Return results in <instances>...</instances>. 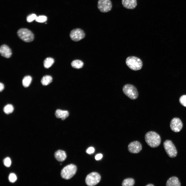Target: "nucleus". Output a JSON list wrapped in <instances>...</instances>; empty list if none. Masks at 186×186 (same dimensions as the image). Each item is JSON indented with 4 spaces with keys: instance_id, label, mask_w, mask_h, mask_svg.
I'll list each match as a JSON object with an SVG mask.
<instances>
[{
    "instance_id": "obj_1",
    "label": "nucleus",
    "mask_w": 186,
    "mask_h": 186,
    "mask_svg": "<svg viewBox=\"0 0 186 186\" xmlns=\"http://www.w3.org/2000/svg\"><path fill=\"white\" fill-rule=\"evenodd\" d=\"M145 139L146 143L150 147L155 148L158 146L161 143V138L156 132L151 131L145 134Z\"/></svg>"
},
{
    "instance_id": "obj_2",
    "label": "nucleus",
    "mask_w": 186,
    "mask_h": 186,
    "mask_svg": "<svg viewBox=\"0 0 186 186\" xmlns=\"http://www.w3.org/2000/svg\"><path fill=\"white\" fill-rule=\"evenodd\" d=\"M127 65L131 69L137 71L140 69L143 66L141 60L139 58L134 56H129L126 59Z\"/></svg>"
},
{
    "instance_id": "obj_3",
    "label": "nucleus",
    "mask_w": 186,
    "mask_h": 186,
    "mask_svg": "<svg viewBox=\"0 0 186 186\" xmlns=\"http://www.w3.org/2000/svg\"><path fill=\"white\" fill-rule=\"evenodd\" d=\"M122 91L124 94L131 99H136L138 97V92L136 88L132 84H125L123 87Z\"/></svg>"
},
{
    "instance_id": "obj_4",
    "label": "nucleus",
    "mask_w": 186,
    "mask_h": 186,
    "mask_svg": "<svg viewBox=\"0 0 186 186\" xmlns=\"http://www.w3.org/2000/svg\"><path fill=\"white\" fill-rule=\"evenodd\" d=\"M77 171L76 165L73 164L68 165L62 170L61 175L62 178L66 180L70 179L75 174Z\"/></svg>"
},
{
    "instance_id": "obj_5",
    "label": "nucleus",
    "mask_w": 186,
    "mask_h": 186,
    "mask_svg": "<svg viewBox=\"0 0 186 186\" xmlns=\"http://www.w3.org/2000/svg\"><path fill=\"white\" fill-rule=\"evenodd\" d=\"M19 38L23 41L29 42L32 41L34 38V36L32 32L26 28H21L19 29L17 32Z\"/></svg>"
},
{
    "instance_id": "obj_6",
    "label": "nucleus",
    "mask_w": 186,
    "mask_h": 186,
    "mask_svg": "<svg viewBox=\"0 0 186 186\" xmlns=\"http://www.w3.org/2000/svg\"><path fill=\"white\" fill-rule=\"evenodd\" d=\"M163 145L166 152L169 157L173 158L177 156V150L171 141L168 140L165 141L163 143Z\"/></svg>"
},
{
    "instance_id": "obj_7",
    "label": "nucleus",
    "mask_w": 186,
    "mask_h": 186,
    "mask_svg": "<svg viewBox=\"0 0 186 186\" xmlns=\"http://www.w3.org/2000/svg\"><path fill=\"white\" fill-rule=\"evenodd\" d=\"M100 179L101 176L98 173L93 172L87 176L85 182L86 184L88 186H94L99 183Z\"/></svg>"
},
{
    "instance_id": "obj_8",
    "label": "nucleus",
    "mask_w": 186,
    "mask_h": 186,
    "mask_svg": "<svg viewBox=\"0 0 186 186\" xmlns=\"http://www.w3.org/2000/svg\"><path fill=\"white\" fill-rule=\"evenodd\" d=\"M97 6L100 11L106 13L111 10L112 6V3L110 0H98Z\"/></svg>"
},
{
    "instance_id": "obj_9",
    "label": "nucleus",
    "mask_w": 186,
    "mask_h": 186,
    "mask_svg": "<svg viewBox=\"0 0 186 186\" xmlns=\"http://www.w3.org/2000/svg\"><path fill=\"white\" fill-rule=\"evenodd\" d=\"M71 39L75 41H78L84 38L85 35L84 31L80 28H76L72 30L70 33Z\"/></svg>"
},
{
    "instance_id": "obj_10",
    "label": "nucleus",
    "mask_w": 186,
    "mask_h": 186,
    "mask_svg": "<svg viewBox=\"0 0 186 186\" xmlns=\"http://www.w3.org/2000/svg\"><path fill=\"white\" fill-rule=\"evenodd\" d=\"M183 127L182 123L179 118H175L171 120L170 127L172 131L175 132H179Z\"/></svg>"
},
{
    "instance_id": "obj_11",
    "label": "nucleus",
    "mask_w": 186,
    "mask_h": 186,
    "mask_svg": "<svg viewBox=\"0 0 186 186\" xmlns=\"http://www.w3.org/2000/svg\"><path fill=\"white\" fill-rule=\"evenodd\" d=\"M142 149L141 144L137 141L130 143L128 146V150L131 153H137L140 152Z\"/></svg>"
},
{
    "instance_id": "obj_12",
    "label": "nucleus",
    "mask_w": 186,
    "mask_h": 186,
    "mask_svg": "<svg viewBox=\"0 0 186 186\" xmlns=\"http://www.w3.org/2000/svg\"><path fill=\"white\" fill-rule=\"evenodd\" d=\"M0 53L2 56L6 58H10L12 55L11 49L6 44L1 45L0 48Z\"/></svg>"
},
{
    "instance_id": "obj_13",
    "label": "nucleus",
    "mask_w": 186,
    "mask_h": 186,
    "mask_svg": "<svg viewBox=\"0 0 186 186\" xmlns=\"http://www.w3.org/2000/svg\"><path fill=\"white\" fill-rule=\"evenodd\" d=\"M121 2L123 7L128 9H134L137 5L136 0H122Z\"/></svg>"
},
{
    "instance_id": "obj_14",
    "label": "nucleus",
    "mask_w": 186,
    "mask_h": 186,
    "mask_svg": "<svg viewBox=\"0 0 186 186\" xmlns=\"http://www.w3.org/2000/svg\"><path fill=\"white\" fill-rule=\"evenodd\" d=\"M54 156L56 159L59 161H64L67 157L65 152L62 150H59L56 152Z\"/></svg>"
},
{
    "instance_id": "obj_15",
    "label": "nucleus",
    "mask_w": 186,
    "mask_h": 186,
    "mask_svg": "<svg viewBox=\"0 0 186 186\" xmlns=\"http://www.w3.org/2000/svg\"><path fill=\"white\" fill-rule=\"evenodd\" d=\"M181 183L178 178L172 176L169 178L166 183L167 186H180Z\"/></svg>"
},
{
    "instance_id": "obj_16",
    "label": "nucleus",
    "mask_w": 186,
    "mask_h": 186,
    "mask_svg": "<svg viewBox=\"0 0 186 186\" xmlns=\"http://www.w3.org/2000/svg\"><path fill=\"white\" fill-rule=\"evenodd\" d=\"M68 112L66 110H57L55 113L56 117L57 118H61L62 120H65L69 116Z\"/></svg>"
},
{
    "instance_id": "obj_17",
    "label": "nucleus",
    "mask_w": 186,
    "mask_h": 186,
    "mask_svg": "<svg viewBox=\"0 0 186 186\" xmlns=\"http://www.w3.org/2000/svg\"><path fill=\"white\" fill-rule=\"evenodd\" d=\"M52 77L49 75L44 76L41 79V82L43 86H47L52 81Z\"/></svg>"
},
{
    "instance_id": "obj_18",
    "label": "nucleus",
    "mask_w": 186,
    "mask_h": 186,
    "mask_svg": "<svg viewBox=\"0 0 186 186\" xmlns=\"http://www.w3.org/2000/svg\"><path fill=\"white\" fill-rule=\"evenodd\" d=\"M71 65L72 67L74 68L80 69L83 67V63L81 60H75L72 62Z\"/></svg>"
},
{
    "instance_id": "obj_19",
    "label": "nucleus",
    "mask_w": 186,
    "mask_h": 186,
    "mask_svg": "<svg viewBox=\"0 0 186 186\" xmlns=\"http://www.w3.org/2000/svg\"><path fill=\"white\" fill-rule=\"evenodd\" d=\"M54 62V60L53 58L51 57L47 58L43 62L44 67L45 68H49L52 65Z\"/></svg>"
},
{
    "instance_id": "obj_20",
    "label": "nucleus",
    "mask_w": 186,
    "mask_h": 186,
    "mask_svg": "<svg viewBox=\"0 0 186 186\" xmlns=\"http://www.w3.org/2000/svg\"><path fill=\"white\" fill-rule=\"evenodd\" d=\"M134 179L132 178H129L125 179L123 181L122 186H133L135 184Z\"/></svg>"
},
{
    "instance_id": "obj_21",
    "label": "nucleus",
    "mask_w": 186,
    "mask_h": 186,
    "mask_svg": "<svg viewBox=\"0 0 186 186\" xmlns=\"http://www.w3.org/2000/svg\"><path fill=\"white\" fill-rule=\"evenodd\" d=\"M32 80V77L29 75L25 76L22 80V84L23 86L25 87H28L31 83Z\"/></svg>"
},
{
    "instance_id": "obj_22",
    "label": "nucleus",
    "mask_w": 186,
    "mask_h": 186,
    "mask_svg": "<svg viewBox=\"0 0 186 186\" xmlns=\"http://www.w3.org/2000/svg\"><path fill=\"white\" fill-rule=\"evenodd\" d=\"M3 111L6 114H8L12 113L14 110V108L12 105L8 104L5 105L3 108Z\"/></svg>"
},
{
    "instance_id": "obj_23",
    "label": "nucleus",
    "mask_w": 186,
    "mask_h": 186,
    "mask_svg": "<svg viewBox=\"0 0 186 186\" xmlns=\"http://www.w3.org/2000/svg\"><path fill=\"white\" fill-rule=\"evenodd\" d=\"M47 17L45 16L42 15L37 17L35 19L36 21L39 22H44L47 20Z\"/></svg>"
},
{
    "instance_id": "obj_24",
    "label": "nucleus",
    "mask_w": 186,
    "mask_h": 186,
    "mask_svg": "<svg viewBox=\"0 0 186 186\" xmlns=\"http://www.w3.org/2000/svg\"><path fill=\"white\" fill-rule=\"evenodd\" d=\"M180 103L183 106L186 107V95H183L180 98Z\"/></svg>"
},
{
    "instance_id": "obj_25",
    "label": "nucleus",
    "mask_w": 186,
    "mask_h": 186,
    "mask_svg": "<svg viewBox=\"0 0 186 186\" xmlns=\"http://www.w3.org/2000/svg\"><path fill=\"white\" fill-rule=\"evenodd\" d=\"M36 15L34 14H32L28 16L27 17V21L28 22H31L34 20H35L37 17Z\"/></svg>"
},
{
    "instance_id": "obj_26",
    "label": "nucleus",
    "mask_w": 186,
    "mask_h": 186,
    "mask_svg": "<svg viewBox=\"0 0 186 186\" xmlns=\"http://www.w3.org/2000/svg\"><path fill=\"white\" fill-rule=\"evenodd\" d=\"M4 165L7 167H9L10 166L11 161L10 158L8 157L5 158L3 160Z\"/></svg>"
},
{
    "instance_id": "obj_27",
    "label": "nucleus",
    "mask_w": 186,
    "mask_h": 186,
    "mask_svg": "<svg viewBox=\"0 0 186 186\" xmlns=\"http://www.w3.org/2000/svg\"><path fill=\"white\" fill-rule=\"evenodd\" d=\"M17 179L16 176L15 174L12 173L9 175V179L10 182H14L16 181Z\"/></svg>"
},
{
    "instance_id": "obj_28",
    "label": "nucleus",
    "mask_w": 186,
    "mask_h": 186,
    "mask_svg": "<svg viewBox=\"0 0 186 186\" xmlns=\"http://www.w3.org/2000/svg\"><path fill=\"white\" fill-rule=\"evenodd\" d=\"M95 151V149L94 148L90 147L89 148L86 150V152L87 153L91 154L94 153Z\"/></svg>"
},
{
    "instance_id": "obj_29",
    "label": "nucleus",
    "mask_w": 186,
    "mask_h": 186,
    "mask_svg": "<svg viewBox=\"0 0 186 186\" xmlns=\"http://www.w3.org/2000/svg\"><path fill=\"white\" fill-rule=\"evenodd\" d=\"M103 157V155L101 153H99L97 154L95 157V158L96 160H99L100 159Z\"/></svg>"
},
{
    "instance_id": "obj_30",
    "label": "nucleus",
    "mask_w": 186,
    "mask_h": 186,
    "mask_svg": "<svg viewBox=\"0 0 186 186\" xmlns=\"http://www.w3.org/2000/svg\"><path fill=\"white\" fill-rule=\"evenodd\" d=\"M4 84L1 82L0 83V91L1 92L4 89Z\"/></svg>"
},
{
    "instance_id": "obj_31",
    "label": "nucleus",
    "mask_w": 186,
    "mask_h": 186,
    "mask_svg": "<svg viewBox=\"0 0 186 186\" xmlns=\"http://www.w3.org/2000/svg\"><path fill=\"white\" fill-rule=\"evenodd\" d=\"M154 185L152 184H149L146 185V186H154Z\"/></svg>"
}]
</instances>
